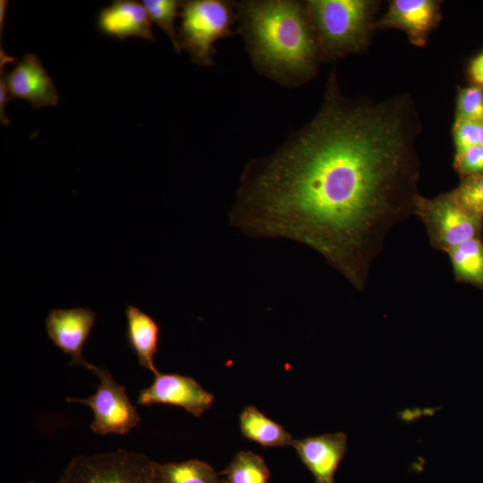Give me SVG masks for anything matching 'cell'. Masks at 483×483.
<instances>
[{
  "mask_svg": "<svg viewBox=\"0 0 483 483\" xmlns=\"http://www.w3.org/2000/svg\"><path fill=\"white\" fill-rule=\"evenodd\" d=\"M437 4L431 0H394L381 20L385 27L404 30L415 44H422L436 20Z\"/></svg>",
  "mask_w": 483,
  "mask_h": 483,
  "instance_id": "cell-12",
  "label": "cell"
},
{
  "mask_svg": "<svg viewBox=\"0 0 483 483\" xmlns=\"http://www.w3.org/2000/svg\"><path fill=\"white\" fill-rule=\"evenodd\" d=\"M178 30L180 49L191 61L209 67L214 64L217 41L233 35L238 20L237 3L226 0L182 1Z\"/></svg>",
  "mask_w": 483,
  "mask_h": 483,
  "instance_id": "cell-4",
  "label": "cell"
},
{
  "mask_svg": "<svg viewBox=\"0 0 483 483\" xmlns=\"http://www.w3.org/2000/svg\"><path fill=\"white\" fill-rule=\"evenodd\" d=\"M8 1L1 0L0 1V38L2 41V36L4 30V21L5 14L7 10Z\"/></svg>",
  "mask_w": 483,
  "mask_h": 483,
  "instance_id": "cell-25",
  "label": "cell"
},
{
  "mask_svg": "<svg viewBox=\"0 0 483 483\" xmlns=\"http://www.w3.org/2000/svg\"><path fill=\"white\" fill-rule=\"evenodd\" d=\"M470 72L475 82L483 85V53L472 61L470 67Z\"/></svg>",
  "mask_w": 483,
  "mask_h": 483,
  "instance_id": "cell-24",
  "label": "cell"
},
{
  "mask_svg": "<svg viewBox=\"0 0 483 483\" xmlns=\"http://www.w3.org/2000/svg\"><path fill=\"white\" fill-rule=\"evenodd\" d=\"M160 483H220L219 473L199 460L166 463L156 466Z\"/></svg>",
  "mask_w": 483,
  "mask_h": 483,
  "instance_id": "cell-16",
  "label": "cell"
},
{
  "mask_svg": "<svg viewBox=\"0 0 483 483\" xmlns=\"http://www.w3.org/2000/svg\"><path fill=\"white\" fill-rule=\"evenodd\" d=\"M97 315L89 308L51 309L46 318V329L52 343L72 357L71 366L90 365L82 350L96 323Z\"/></svg>",
  "mask_w": 483,
  "mask_h": 483,
  "instance_id": "cell-8",
  "label": "cell"
},
{
  "mask_svg": "<svg viewBox=\"0 0 483 483\" xmlns=\"http://www.w3.org/2000/svg\"><path fill=\"white\" fill-rule=\"evenodd\" d=\"M450 194L464 210L483 220V173L467 175Z\"/></svg>",
  "mask_w": 483,
  "mask_h": 483,
  "instance_id": "cell-19",
  "label": "cell"
},
{
  "mask_svg": "<svg viewBox=\"0 0 483 483\" xmlns=\"http://www.w3.org/2000/svg\"><path fill=\"white\" fill-rule=\"evenodd\" d=\"M147 10L151 22L165 32L177 53L181 52L175 20L180 17L182 1L143 0L140 2Z\"/></svg>",
  "mask_w": 483,
  "mask_h": 483,
  "instance_id": "cell-18",
  "label": "cell"
},
{
  "mask_svg": "<svg viewBox=\"0 0 483 483\" xmlns=\"http://www.w3.org/2000/svg\"><path fill=\"white\" fill-rule=\"evenodd\" d=\"M479 145L483 146V123H480L479 128Z\"/></svg>",
  "mask_w": 483,
  "mask_h": 483,
  "instance_id": "cell-26",
  "label": "cell"
},
{
  "mask_svg": "<svg viewBox=\"0 0 483 483\" xmlns=\"http://www.w3.org/2000/svg\"><path fill=\"white\" fill-rule=\"evenodd\" d=\"M219 475L225 483H268L270 471L261 456L240 451Z\"/></svg>",
  "mask_w": 483,
  "mask_h": 483,
  "instance_id": "cell-17",
  "label": "cell"
},
{
  "mask_svg": "<svg viewBox=\"0 0 483 483\" xmlns=\"http://www.w3.org/2000/svg\"><path fill=\"white\" fill-rule=\"evenodd\" d=\"M13 61L14 59L9 56L3 47H0V120L4 125H7L10 123L5 114V106L11 99L4 79V68L7 63Z\"/></svg>",
  "mask_w": 483,
  "mask_h": 483,
  "instance_id": "cell-23",
  "label": "cell"
},
{
  "mask_svg": "<svg viewBox=\"0 0 483 483\" xmlns=\"http://www.w3.org/2000/svg\"><path fill=\"white\" fill-rule=\"evenodd\" d=\"M455 120L483 123V92L480 88L471 86L460 89Z\"/></svg>",
  "mask_w": 483,
  "mask_h": 483,
  "instance_id": "cell-20",
  "label": "cell"
},
{
  "mask_svg": "<svg viewBox=\"0 0 483 483\" xmlns=\"http://www.w3.org/2000/svg\"><path fill=\"white\" fill-rule=\"evenodd\" d=\"M220 483H225V480L222 479L221 481H220Z\"/></svg>",
  "mask_w": 483,
  "mask_h": 483,
  "instance_id": "cell-27",
  "label": "cell"
},
{
  "mask_svg": "<svg viewBox=\"0 0 483 483\" xmlns=\"http://www.w3.org/2000/svg\"><path fill=\"white\" fill-rule=\"evenodd\" d=\"M239 423L242 436L262 446L285 447L292 445L291 434L255 406L243 408Z\"/></svg>",
  "mask_w": 483,
  "mask_h": 483,
  "instance_id": "cell-14",
  "label": "cell"
},
{
  "mask_svg": "<svg viewBox=\"0 0 483 483\" xmlns=\"http://www.w3.org/2000/svg\"><path fill=\"white\" fill-rule=\"evenodd\" d=\"M4 79L12 98L28 101L34 109L56 106L59 94L52 78L34 54H27Z\"/></svg>",
  "mask_w": 483,
  "mask_h": 483,
  "instance_id": "cell-9",
  "label": "cell"
},
{
  "mask_svg": "<svg viewBox=\"0 0 483 483\" xmlns=\"http://www.w3.org/2000/svg\"><path fill=\"white\" fill-rule=\"evenodd\" d=\"M154 376L152 384L139 393L137 402L140 406L175 405L198 418L214 402V395L191 377L160 372Z\"/></svg>",
  "mask_w": 483,
  "mask_h": 483,
  "instance_id": "cell-7",
  "label": "cell"
},
{
  "mask_svg": "<svg viewBox=\"0 0 483 483\" xmlns=\"http://www.w3.org/2000/svg\"><path fill=\"white\" fill-rule=\"evenodd\" d=\"M319 54L335 58L360 48L366 39L370 6L364 0L305 2Z\"/></svg>",
  "mask_w": 483,
  "mask_h": 483,
  "instance_id": "cell-3",
  "label": "cell"
},
{
  "mask_svg": "<svg viewBox=\"0 0 483 483\" xmlns=\"http://www.w3.org/2000/svg\"><path fill=\"white\" fill-rule=\"evenodd\" d=\"M88 369L99 377L96 393L88 398L68 397L66 401L85 404L93 411L94 419L90 428L96 434L128 433L140 423V416L131 402L125 387L117 384L104 368L90 363Z\"/></svg>",
  "mask_w": 483,
  "mask_h": 483,
  "instance_id": "cell-6",
  "label": "cell"
},
{
  "mask_svg": "<svg viewBox=\"0 0 483 483\" xmlns=\"http://www.w3.org/2000/svg\"><path fill=\"white\" fill-rule=\"evenodd\" d=\"M454 166L462 174L473 175L483 173V146L477 145L454 156Z\"/></svg>",
  "mask_w": 483,
  "mask_h": 483,
  "instance_id": "cell-22",
  "label": "cell"
},
{
  "mask_svg": "<svg viewBox=\"0 0 483 483\" xmlns=\"http://www.w3.org/2000/svg\"><path fill=\"white\" fill-rule=\"evenodd\" d=\"M125 316L129 346L136 354L139 364L157 375L159 371L154 359L160 339L158 324L151 316L130 304L125 308Z\"/></svg>",
  "mask_w": 483,
  "mask_h": 483,
  "instance_id": "cell-13",
  "label": "cell"
},
{
  "mask_svg": "<svg viewBox=\"0 0 483 483\" xmlns=\"http://www.w3.org/2000/svg\"><path fill=\"white\" fill-rule=\"evenodd\" d=\"M237 11L238 31L258 72L286 87L315 74L320 54L305 2L248 0Z\"/></svg>",
  "mask_w": 483,
  "mask_h": 483,
  "instance_id": "cell-2",
  "label": "cell"
},
{
  "mask_svg": "<svg viewBox=\"0 0 483 483\" xmlns=\"http://www.w3.org/2000/svg\"><path fill=\"white\" fill-rule=\"evenodd\" d=\"M480 123L469 120H455L453 130L455 156L461 155L467 149L479 145Z\"/></svg>",
  "mask_w": 483,
  "mask_h": 483,
  "instance_id": "cell-21",
  "label": "cell"
},
{
  "mask_svg": "<svg viewBox=\"0 0 483 483\" xmlns=\"http://www.w3.org/2000/svg\"><path fill=\"white\" fill-rule=\"evenodd\" d=\"M97 25L103 34L119 40L130 37L156 39L147 10L141 3L133 0L113 1L99 12Z\"/></svg>",
  "mask_w": 483,
  "mask_h": 483,
  "instance_id": "cell-11",
  "label": "cell"
},
{
  "mask_svg": "<svg viewBox=\"0 0 483 483\" xmlns=\"http://www.w3.org/2000/svg\"><path fill=\"white\" fill-rule=\"evenodd\" d=\"M457 278L483 286V243L470 240L447 252Z\"/></svg>",
  "mask_w": 483,
  "mask_h": 483,
  "instance_id": "cell-15",
  "label": "cell"
},
{
  "mask_svg": "<svg viewBox=\"0 0 483 483\" xmlns=\"http://www.w3.org/2000/svg\"><path fill=\"white\" fill-rule=\"evenodd\" d=\"M414 216L425 225L431 246L446 253L479 238L482 225V220L460 207L450 192L433 199L419 196Z\"/></svg>",
  "mask_w": 483,
  "mask_h": 483,
  "instance_id": "cell-5",
  "label": "cell"
},
{
  "mask_svg": "<svg viewBox=\"0 0 483 483\" xmlns=\"http://www.w3.org/2000/svg\"><path fill=\"white\" fill-rule=\"evenodd\" d=\"M292 446L312 474L315 483H335V473L348 447V439L344 433L293 439Z\"/></svg>",
  "mask_w": 483,
  "mask_h": 483,
  "instance_id": "cell-10",
  "label": "cell"
},
{
  "mask_svg": "<svg viewBox=\"0 0 483 483\" xmlns=\"http://www.w3.org/2000/svg\"><path fill=\"white\" fill-rule=\"evenodd\" d=\"M414 132L400 105L348 99L331 74L316 115L249 163L233 218L312 248L362 290L387 233L415 213Z\"/></svg>",
  "mask_w": 483,
  "mask_h": 483,
  "instance_id": "cell-1",
  "label": "cell"
}]
</instances>
